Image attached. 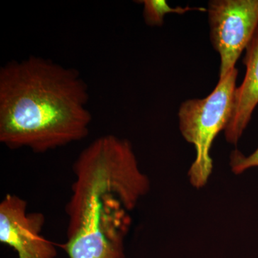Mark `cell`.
<instances>
[{"instance_id":"cell-1","label":"cell","mask_w":258,"mask_h":258,"mask_svg":"<svg viewBox=\"0 0 258 258\" xmlns=\"http://www.w3.org/2000/svg\"><path fill=\"white\" fill-rule=\"evenodd\" d=\"M66 212L69 258H125L129 212L150 189L132 144L101 136L80 153Z\"/></svg>"},{"instance_id":"cell-2","label":"cell","mask_w":258,"mask_h":258,"mask_svg":"<svg viewBox=\"0 0 258 258\" xmlns=\"http://www.w3.org/2000/svg\"><path fill=\"white\" fill-rule=\"evenodd\" d=\"M89 92L77 70L32 55L0 69V142L45 153L88 137Z\"/></svg>"},{"instance_id":"cell-3","label":"cell","mask_w":258,"mask_h":258,"mask_svg":"<svg viewBox=\"0 0 258 258\" xmlns=\"http://www.w3.org/2000/svg\"><path fill=\"white\" fill-rule=\"evenodd\" d=\"M237 74V70L234 69L225 79L219 80L216 87L206 98L187 100L180 106V132L196 151L188 176L197 189L204 187L211 176L212 144L218 134L225 130L232 116Z\"/></svg>"},{"instance_id":"cell-4","label":"cell","mask_w":258,"mask_h":258,"mask_svg":"<svg viewBox=\"0 0 258 258\" xmlns=\"http://www.w3.org/2000/svg\"><path fill=\"white\" fill-rule=\"evenodd\" d=\"M210 40L220 57V79L235 69L258 28V0H213L208 3Z\"/></svg>"},{"instance_id":"cell-5","label":"cell","mask_w":258,"mask_h":258,"mask_svg":"<svg viewBox=\"0 0 258 258\" xmlns=\"http://www.w3.org/2000/svg\"><path fill=\"white\" fill-rule=\"evenodd\" d=\"M45 219L40 212H28V203L8 194L0 203V242L13 247L18 258H55L53 243L42 235Z\"/></svg>"},{"instance_id":"cell-6","label":"cell","mask_w":258,"mask_h":258,"mask_svg":"<svg viewBox=\"0 0 258 258\" xmlns=\"http://www.w3.org/2000/svg\"><path fill=\"white\" fill-rule=\"evenodd\" d=\"M243 62L245 76L236 88L232 116L225 130L226 140L232 144L240 140L258 105V28L246 47Z\"/></svg>"},{"instance_id":"cell-7","label":"cell","mask_w":258,"mask_h":258,"mask_svg":"<svg viewBox=\"0 0 258 258\" xmlns=\"http://www.w3.org/2000/svg\"><path fill=\"white\" fill-rule=\"evenodd\" d=\"M140 3L144 5V18L149 26H161L164 23V17L169 13L182 14L194 8H173L164 0H143Z\"/></svg>"},{"instance_id":"cell-8","label":"cell","mask_w":258,"mask_h":258,"mask_svg":"<svg viewBox=\"0 0 258 258\" xmlns=\"http://www.w3.org/2000/svg\"><path fill=\"white\" fill-rule=\"evenodd\" d=\"M230 165L235 174H242L250 168L258 167V148L247 157L239 151H234L231 154Z\"/></svg>"}]
</instances>
